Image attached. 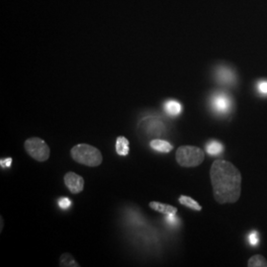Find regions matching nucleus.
Listing matches in <instances>:
<instances>
[{"label":"nucleus","instance_id":"obj_1","mask_svg":"<svg viewBox=\"0 0 267 267\" xmlns=\"http://www.w3.org/2000/svg\"><path fill=\"white\" fill-rule=\"evenodd\" d=\"M210 177L214 198L219 204L238 202L241 193L242 177L232 162L215 160L210 169Z\"/></svg>","mask_w":267,"mask_h":267},{"label":"nucleus","instance_id":"obj_2","mask_svg":"<svg viewBox=\"0 0 267 267\" xmlns=\"http://www.w3.org/2000/svg\"><path fill=\"white\" fill-rule=\"evenodd\" d=\"M71 155L73 160L77 162L90 167L100 165L103 160L100 151L87 144H79L75 146L71 151Z\"/></svg>","mask_w":267,"mask_h":267},{"label":"nucleus","instance_id":"obj_3","mask_svg":"<svg viewBox=\"0 0 267 267\" xmlns=\"http://www.w3.org/2000/svg\"><path fill=\"white\" fill-rule=\"evenodd\" d=\"M176 161L182 167H195L201 164L205 159L202 149L194 146H181L176 151Z\"/></svg>","mask_w":267,"mask_h":267},{"label":"nucleus","instance_id":"obj_4","mask_svg":"<svg viewBox=\"0 0 267 267\" xmlns=\"http://www.w3.org/2000/svg\"><path fill=\"white\" fill-rule=\"evenodd\" d=\"M25 150L28 155L37 161H46L50 158V148L47 143L38 138H30L24 144Z\"/></svg>","mask_w":267,"mask_h":267},{"label":"nucleus","instance_id":"obj_5","mask_svg":"<svg viewBox=\"0 0 267 267\" xmlns=\"http://www.w3.org/2000/svg\"><path fill=\"white\" fill-rule=\"evenodd\" d=\"M211 107L219 114H227L232 108V99L225 92H216L211 98Z\"/></svg>","mask_w":267,"mask_h":267},{"label":"nucleus","instance_id":"obj_6","mask_svg":"<svg viewBox=\"0 0 267 267\" xmlns=\"http://www.w3.org/2000/svg\"><path fill=\"white\" fill-rule=\"evenodd\" d=\"M64 184L73 194H79L84 189L83 177L75 172H68L64 175Z\"/></svg>","mask_w":267,"mask_h":267},{"label":"nucleus","instance_id":"obj_7","mask_svg":"<svg viewBox=\"0 0 267 267\" xmlns=\"http://www.w3.org/2000/svg\"><path fill=\"white\" fill-rule=\"evenodd\" d=\"M217 80L221 84L224 85H233L236 82V75L235 73L227 68V66H220L216 73Z\"/></svg>","mask_w":267,"mask_h":267},{"label":"nucleus","instance_id":"obj_8","mask_svg":"<svg viewBox=\"0 0 267 267\" xmlns=\"http://www.w3.org/2000/svg\"><path fill=\"white\" fill-rule=\"evenodd\" d=\"M150 145L152 149L159 153L168 154L173 150V146L164 140H153Z\"/></svg>","mask_w":267,"mask_h":267},{"label":"nucleus","instance_id":"obj_9","mask_svg":"<svg viewBox=\"0 0 267 267\" xmlns=\"http://www.w3.org/2000/svg\"><path fill=\"white\" fill-rule=\"evenodd\" d=\"M150 208H152L155 211H158L160 213H162L164 215H169V214H176L177 213V208L174 206H170L167 204H162L160 202H151L150 203Z\"/></svg>","mask_w":267,"mask_h":267},{"label":"nucleus","instance_id":"obj_10","mask_svg":"<svg viewBox=\"0 0 267 267\" xmlns=\"http://www.w3.org/2000/svg\"><path fill=\"white\" fill-rule=\"evenodd\" d=\"M116 152L119 156L126 157L130 153V148H129V141L123 137L120 136L116 140Z\"/></svg>","mask_w":267,"mask_h":267},{"label":"nucleus","instance_id":"obj_11","mask_svg":"<svg viewBox=\"0 0 267 267\" xmlns=\"http://www.w3.org/2000/svg\"><path fill=\"white\" fill-rule=\"evenodd\" d=\"M165 112L170 116H177L182 111V106L178 101L175 100H168L164 103L163 106Z\"/></svg>","mask_w":267,"mask_h":267},{"label":"nucleus","instance_id":"obj_12","mask_svg":"<svg viewBox=\"0 0 267 267\" xmlns=\"http://www.w3.org/2000/svg\"><path fill=\"white\" fill-rule=\"evenodd\" d=\"M178 201L181 205L191 209V210H194V211H201L202 210V207L200 206L194 199H192L191 197H188V196H184V195H181L178 199Z\"/></svg>","mask_w":267,"mask_h":267},{"label":"nucleus","instance_id":"obj_13","mask_svg":"<svg viewBox=\"0 0 267 267\" xmlns=\"http://www.w3.org/2000/svg\"><path fill=\"white\" fill-rule=\"evenodd\" d=\"M206 150L210 156H218L224 152V146L218 141H211L206 146Z\"/></svg>","mask_w":267,"mask_h":267},{"label":"nucleus","instance_id":"obj_14","mask_svg":"<svg viewBox=\"0 0 267 267\" xmlns=\"http://www.w3.org/2000/svg\"><path fill=\"white\" fill-rule=\"evenodd\" d=\"M248 267H267V260L261 254H255L251 256L247 261Z\"/></svg>","mask_w":267,"mask_h":267},{"label":"nucleus","instance_id":"obj_15","mask_svg":"<svg viewBox=\"0 0 267 267\" xmlns=\"http://www.w3.org/2000/svg\"><path fill=\"white\" fill-rule=\"evenodd\" d=\"M60 266H65V267H80V265L74 259L73 255L71 253H63L60 256L59 259Z\"/></svg>","mask_w":267,"mask_h":267},{"label":"nucleus","instance_id":"obj_16","mask_svg":"<svg viewBox=\"0 0 267 267\" xmlns=\"http://www.w3.org/2000/svg\"><path fill=\"white\" fill-rule=\"evenodd\" d=\"M248 242L251 246L255 247L259 244V235L256 231H252L249 235H248Z\"/></svg>","mask_w":267,"mask_h":267},{"label":"nucleus","instance_id":"obj_17","mask_svg":"<svg viewBox=\"0 0 267 267\" xmlns=\"http://www.w3.org/2000/svg\"><path fill=\"white\" fill-rule=\"evenodd\" d=\"M58 206L65 210V209H69L71 206H72V201L70 198H65V197H61L58 199Z\"/></svg>","mask_w":267,"mask_h":267},{"label":"nucleus","instance_id":"obj_18","mask_svg":"<svg viewBox=\"0 0 267 267\" xmlns=\"http://www.w3.org/2000/svg\"><path fill=\"white\" fill-rule=\"evenodd\" d=\"M257 90L260 94L267 96V80H260L257 83Z\"/></svg>","mask_w":267,"mask_h":267},{"label":"nucleus","instance_id":"obj_19","mask_svg":"<svg viewBox=\"0 0 267 267\" xmlns=\"http://www.w3.org/2000/svg\"><path fill=\"white\" fill-rule=\"evenodd\" d=\"M0 164H1V167L2 168H9L12 164V159L11 158H8V159H2L1 160H0Z\"/></svg>","mask_w":267,"mask_h":267},{"label":"nucleus","instance_id":"obj_20","mask_svg":"<svg viewBox=\"0 0 267 267\" xmlns=\"http://www.w3.org/2000/svg\"><path fill=\"white\" fill-rule=\"evenodd\" d=\"M2 227H3V220L1 218V229H0V231H2Z\"/></svg>","mask_w":267,"mask_h":267}]
</instances>
